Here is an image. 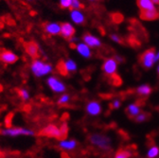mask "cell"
I'll list each match as a JSON object with an SVG mask.
<instances>
[{"instance_id":"1","label":"cell","mask_w":159,"mask_h":158,"mask_svg":"<svg viewBox=\"0 0 159 158\" xmlns=\"http://www.w3.org/2000/svg\"><path fill=\"white\" fill-rule=\"evenodd\" d=\"M30 68L32 73L36 77H43L45 75L49 74L52 71V66L49 64L44 63L41 60H38V59H35L32 62Z\"/></svg>"},{"instance_id":"2","label":"cell","mask_w":159,"mask_h":158,"mask_svg":"<svg viewBox=\"0 0 159 158\" xmlns=\"http://www.w3.org/2000/svg\"><path fill=\"white\" fill-rule=\"evenodd\" d=\"M0 133L4 136H11V137H14V136H18V135H30V136H32L35 134V133L30 129L20 128V127L6 128V129H3L1 132H0Z\"/></svg>"},{"instance_id":"3","label":"cell","mask_w":159,"mask_h":158,"mask_svg":"<svg viewBox=\"0 0 159 158\" xmlns=\"http://www.w3.org/2000/svg\"><path fill=\"white\" fill-rule=\"evenodd\" d=\"M139 61H140V64L143 67L145 68H151L153 64L156 62V53L155 50L153 48L148 49L146 51H144L140 58H139Z\"/></svg>"},{"instance_id":"4","label":"cell","mask_w":159,"mask_h":158,"mask_svg":"<svg viewBox=\"0 0 159 158\" xmlns=\"http://www.w3.org/2000/svg\"><path fill=\"white\" fill-rule=\"evenodd\" d=\"M90 141L92 144L99 147L102 150H109L110 149V138L101 134H93L90 137Z\"/></svg>"},{"instance_id":"5","label":"cell","mask_w":159,"mask_h":158,"mask_svg":"<svg viewBox=\"0 0 159 158\" xmlns=\"http://www.w3.org/2000/svg\"><path fill=\"white\" fill-rule=\"evenodd\" d=\"M40 134L45 135V136H48V137H54V138H57V139H60V140L63 139L60 128L58 126H56L55 124H49V125L46 126L41 132H40Z\"/></svg>"},{"instance_id":"6","label":"cell","mask_w":159,"mask_h":158,"mask_svg":"<svg viewBox=\"0 0 159 158\" xmlns=\"http://www.w3.org/2000/svg\"><path fill=\"white\" fill-rule=\"evenodd\" d=\"M48 85L53 92H56V93H62L66 91L65 84L60 80H58L55 77H49L48 79Z\"/></svg>"},{"instance_id":"7","label":"cell","mask_w":159,"mask_h":158,"mask_svg":"<svg viewBox=\"0 0 159 158\" xmlns=\"http://www.w3.org/2000/svg\"><path fill=\"white\" fill-rule=\"evenodd\" d=\"M116 68H117V62L116 61L115 58L107 59V60L104 62L103 65H102L103 72L109 77H112V76L116 75Z\"/></svg>"},{"instance_id":"8","label":"cell","mask_w":159,"mask_h":158,"mask_svg":"<svg viewBox=\"0 0 159 158\" xmlns=\"http://www.w3.org/2000/svg\"><path fill=\"white\" fill-rule=\"evenodd\" d=\"M18 57L10 50H1L0 51V61L7 65H11L16 63Z\"/></svg>"},{"instance_id":"9","label":"cell","mask_w":159,"mask_h":158,"mask_svg":"<svg viewBox=\"0 0 159 158\" xmlns=\"http://www.w3.org/2000/svg\"><path fill=\"white\" fill-rule=\"evenodd\" d=\"M83 38H84V44H86L89 47H99L102 45L101 41H99L96 36L92 35L91 33L86 32Z\"/></svg>"},{"instance_id":"10","label":"cell","mask_w":159,"mask_h":158,"mask_svg":"<svg viewBox=\"0 0 159 158\" xmlns=\"http://www.w3.org/2000/svg\"><path fill=\"white\" fill-rule=\"evenodd\" d=\"M61 34L63 37L69 40V39L72 38L75 34V29L69 23H63L61 25Z\"/></svg>"},{"instance_id":"11","label":"cell","mask_w":159,"mask_h":158,"mask_svg":"<svg viewBox=\"0 0 159 158\" xmlns=\"http://www.w3.org/2000/svg\"><path fill=\"white\" fill-rule=\"evenodd\" d=\"M25 49L27 53L31 57V58H37L39 55V47L35 42H28L25 44Z\"/></svg>"},{"instance_id":"12","label":"cell","mask_w":159,"mask_h":158,"mask_svg":"<svg viewBox=\"0 0 159 158\" xmlns=\"http://www.w3.org/2000/svg\"><path fill=\"white\" fill-rule=\"evenodd\" d=\"M159 17V13L156 9L149 11H140V18L146 21H152Z\"/></svg>"},{"instance_id":"13","label":"cell","mask_w":159,"mask_h":158,"mask_svg":"<svg viewBox=\"0 0 159 158\" xmlns=\"http://www.w3.org/2000/svg\"><path fill=\"white\" fill-rule=\"evenodd\" d=\"M86 111H87V113H88L89 115H98L99 113H101V111H102V106H101V104H99L98 102L92 101V102H90L87 104V106H86Z\"/></svg>"},{"instance_id":"14","label":"cell","mask_w":159,"mask_h":158,"mask_svg":"<svg viewBox=\"0 0 159 158\" xmlns=\"http://www.w3.org/2000/svg\"><path fill=\"white\" fill-rule=\"evenodd\" d=\"M45 31L50 35H58L61 33V26L57 23H48L45 25Z\"/></svg>"},{"instance_id":"15","label":"cell","mask_w":159,"mask_h":158,"mask_svg":"<svg viewBox=\"0 0 159 158\" xmlns=\"http://www.w3.org/2000/svg\"><path fill=\"white\" fill-rule=\"evenodd\" d=\"M137 6L140 9V11H149L155 9L154 4L152 0H137Z\"/></svg>"},{"instance_id":"16","label":"cell","mask_w":159,"mask_h":158,"mask_svg":"<svg viewBox=\"0 0 159 158\" xmlns=\"http://www.w3.org/2000/svg\"><path fill=\"white\" fill-rule=\"evenodd\" d=\"M72 21L76 24H83L84 22V15L79 10H73L70 13Z\"/></svg>"},{"instance_id":"17","label":"cell","mask_w":159,"mask_h":158,"mask_svg":"<svg viewBox=\"0 0 159 158\" xmlns=\"http://www.w3.org/2000/svg\"><path fill=\"white\" fill-rule=\"evenodd\" d=\"M77 51L81 54L83 57L84 58H90L92 53H91V50L89 48V47L86 45V44H79L77 46Z\"/></svg>"},{"instance_id":"18","label":"cell","mask_w":159,"mask_h":158,"mask_svg":"<svg viewBox=\"0 0 159 158\" xmlns=\"http://www.w3.org/2000/svg\"><path fill=\"white\" fill-rule=\"evenodd\" d=\"M59 146H60V148H62L63 150L71 151V150H74L76 148L77 142L75 140H66V139H63V140L60 141Z\"/></svg>"},{"instance_id":"19","label":"cell","mask_w":159,"mask_h":158,"mask_svg":"<svg viewBox=\"0 0 159 158\" xmlns=\"http://www.w3.org/2000/svg\"><path fill=\"white\" fill-rule=\"evenodd\" d=\"M126 113L128 115L129 117L134 118L138 114H140V107H139L136 103L134 104H131L127 107L126 109Z\"/></svg>"},{"instance_id":"20","label":"cell","mask_w":159,"mask_h":158,"mask_svg":"<svg viewBox=\"0 0 159 158\" xmlns=\"http://www.w3.org/2000/svg\"><path fill=\"white\" fill-rule=\"evenodd\" d=\"M136 92L138 95H140L142 97H147L151 94L152 92V88L151 86H149L148 84H144V85H141L139 86L137 89H136Z\"/></svg>"},{"instance_id":"21","label":"cell","mask_w":159,"mask_h":158,"mask_svg":"<svg viewBox=\"0 0 159 158\" xmlns=\"http://www.w3.org/2000/svg\"><path fill=\"white\" fill-rule=\"evenodd\" d=\"M65 65H66V69L67 71V73H72L75 72L77 70V65L72 61V60H67L65 62Z\"/></svg>"},{"instance_id":"22","label":"cell","mask_w":159,"mask_h":158,"mask_svg":"<svg viewBox=\"0 0 159 158\" xmlns=\"http://www.w3.org/2000/svg\"><path fill=\"white\" fill-rule=\"evenodd\" d=\"M57 70H58V72H59L60 74L63 75V76L68 75V73H67V71H66V69L65 61H60V62H59V64L57 65Z\"/></svg>"},{"instance_id":"23","label":"cell","mask_w":159,"mask_h":158,"mask_svg":"<svg viewBox=\"0 0 159 158\" xmlns=\"http://www.w3.org/2000/svg\"><path fill=\"white\" fill-rule=\"evenodd\" d=\"M131 156V152L126 150H119L116 155L115 158H129Z\"/></svg>"},{"instance_id":"24","label":"cell","mask_w":159,"mask_h":158,"mask_svg":"<svg viewBox=\"0 0 159 158\" xmlns=\"http://www.w3.org/2000/svg\"><path fill=\"white\" fill-rule=\"evenodd\" d=\"M18 95H19V97H21L23 101H28L29 98H30V93L25 88L18 89Z\"/></svg>"},{"instance_id":"25","label":"cell","mask_w":159,"mask_h":158,"mask_svg":"<svg viewBox=\"0 0 159 158\" xmlns=\"http://www.w3.org/2000/svg\"><path fill=\"white\" fill-rule=\"evenodd\" d=\"M70 101V97L67 94H64L63 96L60 97V98L58 100V104L59 105H66Z\"/></svg>"},{"instance_id":"26","label":"cell","mask_w":159,"mask_h":158,"mask_svg":"<svg viewBox=\"0 0 159 158\" xmlns=\"http://www.w3.org/2000/svg\"><path fill=\"white\" fill-rule=\"evenodd\" d=\"M158 153H159V149L157 147L153 146V147H152L149 150V151H148V157L149 158H154V157H156L158 155Z\"/></svg>"},{"instance_id":"27","label":"cell","mask_w":159,"mask_h":158,"mask_svg":"<svg viewBox=\"0 0 159 158\" xmlns=\"http://www.w3.org/2000/svg\"><path fill=\"white\" fill-rule=\"evenodd\" d=\"M60 131H61V133H62V138L63 139H66V137L67 136V133H68V127H67L66 123H64L61 127H60Z\"/></svg>"},{"instance_id":"28","label":"cell","mask_w":159,"mask_h":158,"mask_svg":"<svg viewBox=\"0 0 159 158\" xmlns=\"http://www.w3.org/2000/svg\"><path fill=\"white\" fill-rule=\"evenodd\" d=\"M71 8L73 10H79V9H83L84 5L81 3L80 0H72L71 1Z\"/></svg>"},{"instance_id":"29","label":"cell","mask_w":159,"mask_h":158,"mask_svg":"<svg viewBox=\"0 0 159 158\" xmlns=\"http://www.w3.org/2000/svg\"><path fill=\"white\" fill-rule=\"evenodd\" d=\"M71 1L72 0H60V6L63 9H67L71 7Z\"/></svg>"},{"instance_id":"30","label":"cell","mask_w":159,"mask_h":158,"mask_svg":"<svg viewBox=\"0 0 159 158\" xmlns=\"http://www.w3.org/2000/svg\"><path fill=\"white\" fill-rule=\"evenodd\" d=\"M147 117H148L147 114L141 113V114H138V115L135 116V120H136L137 122H142V121H145V120H147Z\"/></svg>"},{"instance_id":"31","label":"cell","mask_w":159,"mask_h":158,"mask_svg":"<svg viewBox=\"0 0 159 158\" xmlns=\"http://www.w3.org/2000/svg\"><path fill=\"white\" fill-rule=\"evenodd\" d=\"M111 39H112L113 41L116 42V43H121V42H122L121 39L119 38L117 35H116V34H113V35H111Z\"/></svg>"},{"instance_id":"32","label":"cell","mask_w":159,"mask_h":158,"mask_svg":"<svg viewBox=\"0 0 159 158\" xmlns=\"http://www.w3.org/2000/svg\"><path fill=\"white\" fill-rule=\"evenodd\" d=\"M119 106H120V102H119L118 100H115V101L112 102V107H113V108L116 109V108H118Z\"/></svg>"},{"instance_id":"33","label":"cell","mask_w":159,"mask_h":158,"mask_svg":"<svg viewBox=\"0 0 159 158\" xmlns=\"http://www.w3.org/2000/svg\"><path fill=\"white\" fill-rule=\"evenodd\" d=\"M115 59H116V62H122V58H120L119 56H116Z\"/></svg>"},{"instance_id":"34","label":"cell","mask_w":159,"mask_h":158,"mask_svg":"<svg viewBox=\"0 0 159 158\" xmlns=\"http://www.w3.org/2000/svg\"><path fill=\"white\" fill-rule=\"evenodd\" d=\"M154 5H159V0H152Z\"/></svg>"},{"instance_id":"35","label":"cell","mask_w":159,"mask_h":158,"mask_svg":"<svg viewBox=\"0 0 159 158\" xmlns=\"http://www.w3.org/2000/svg\"><path fill=\"white\" fill-rule=\"evenodd\" d=\"M5 156V154H4V152L1 151V150H0V158H3Z\"/></svg>"},{"instance_id":"36","label":"cell","mask_w":159,"mask_h":158,"mask_svg":"<svg viewBox=\"0 0 159 158\" xmlns=\"http://www.w3.org/2000/svg\"><path fill=\"white\" fill-rule=\"evenodd\" d=\"M159 60V52L156 54V61H158Z\"/></svg>"},{"instance_id":"37","label":"cell","mask_w":159,"mask_h":158,"mask_svg":"<svg viewBox=\"0 0 159 158\" xmlns=\"http://www.w3.org/2000/svg\"><path fill=\"white\" fill-rule=\"evenodd\" d=\"M157 71H158V74H159V66H158V69H157Z\"/></svg>"},{"instance_id":"38","label":"cell","mask_w":159,"mask_h":158,"mask_svg":"<svg viewBox=\"0 0 159 158\" xmlns=\"http://www.w3.org/2000/svg\"><path fill=\"white\" fill-rule=\"evenodd\" d=\"M30 1H33V0H30Z\"/></svg>"},{"instance_id":"39","label":"cell","mask_w":159,"mask_h":158,"mask_svg":"<svg viewBox=\"0 0 159 158\" xmlns=\"http://www.w3.org/2000/svg\"><path fill=\"white\" fill-rule=\"evenodd\" d=\"M91 1H94V0H91Z\"/></svg>"}]
</instances>
